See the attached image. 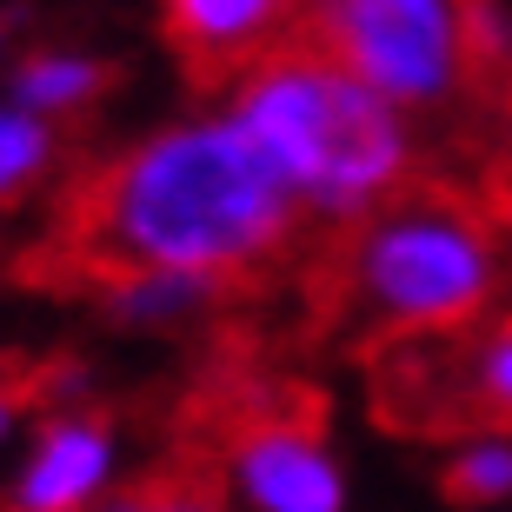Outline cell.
I'll use <instances>...</instances> for the list:
<instances>
[{
  "instance_id": "cell-9",
  "label": "cell",
  "mask_w": 512,
  "mask_h": 512,
  "mask_svg": "<svg viewBox=\"0 0 512 512\" xmlns=\"http://www.w3.org/2000/svg\"><path fill=\"white\" fill-rule=\"evenodd\" d=\"M107 320H120L127 333H180V326L207 320L227 306L233 286L207 280V273H160V266H133V273H100L94 280Z\"/></svg>"
},
{
  "instance_id": "cell-12",
  "label": "cell",
  "mask_w": 512,
  "mask_h": 512,
  "mask_svg": "<svg viewBox=\"0 0 512 512\" xmlns=\"http://www.w3.org/2000/svg\"><path fill=\"white\" fill-rule=\"evenodd\" d=\"M100 512H233V506L213 479L173 466V473H153V479H140V486H127V493H114Z\"/></svg>"
},
{
  "instance_id": "cell-3",
  "label": "cell",
  "mask_w": 512,
  "mask_h": 512,
  "mask_svg": "<svg viewBox=\"0 0 512 512\" xmlns=\"http://www.w3.org/2000/svg\"><path fill=\"white\" fill-rule=\"evenodd\" d=\"M320 293L333 320L380 353L413 340H453L499 313L506 240L486 207L419 180L353 233H333Z\"/></svg>"
},
{
  "instance_id": "cell-10",
  "label": "cell",
  "mask_w": 512,
  "mask_h": 512,
  "mask_svg": "<svg viewBox=\"0 0 512 512\" xmlns=\"http://www.w3.org/2000/svg\"><path fill=\"white\" fill-rule=\"evenodd\" d=\"M60 153H67V133L34 120L27 107H14V100L0 94V213L27 207L60 173Z\"/></svg>"
},
{
  "instance_id": "cell-6",
  "label": "cell",
  "mask_w": 512,
  "mask_h": 512,
  "mask_svg": "<svg viewBox=\"0 0 512 512\" xmlns=\"http://www.w3.org/2000/svg\"><path fill=\"white\" fill-rule=\"evenodd\" d=\"M120 473V433L94 406H54L27 439L0 512H100Z\"/></svg>"
},
{
  "instance_id": "cell-11",
  "label": "cell",
  "mask_w": 512,
  "mask_h": 512,
  "mask_svg": "<svg viewBox=\"0 0 512 512\" xmlns=\"http://www.w3.org/2000/svg\"><path fill=\"white\" fill-rule=\"evenodd\" d=\"M453 506H506L512 499V433H466L439 466Z\"/></svg>"
},
{
  "instance_id": "cell-2",
  "label": "cell",
  "mask_w": 512,
  "mask_h": 512,
  "mask_svg": "<svg viewBox=\"0 0 512 512\" xmlns=\"http://www.w3.org/2000/svg\"><path fill=\"white\" fill-rule=\"evenodd\" d=\"M220 107L266 153L306 227L353 233L419 187V160H426L419 120L306 40L227 80Z\"/></svg>"
},
{
  "instance_id": "cell-13",
  "label": "cell",
  "mask_w": 512,
  "mask_h": 512,
  "mask_svg": "<svg viewBox=\"0 0 512 512\" xmlns=\"http://www.w3.org/2000/svg\"><path fill=\"white\" fill-rule=\"evenodd\" d=\"M27 399H34V393H27L20 380H7V386H0V446H7V433L20 426V406H27Z\"/></svg>"
},
{
  "instance_id": "cell-8",
  "label": "cell",
  "mask_w": 512,
  "mask_h": 512,
  "mask_svg": "<svg viewBox=\"0 0 512 512\" xmlns=\"http://www.w3.org/2000/svg\"><path fill=\"white\" fill-rule=\"evenodd\" d=\"M107 94H114V60L94 47H74V40H40L7 60V100L60 133L87 120Z\"/></svg>"
},
{
  "instance_id": "cell-5",
  "label": "cell",
  "mask_w": 512,
  "mask_h": 512,
  "mask_svg": "<svg viewBox=\"0 0 512 512\" xmlns=\"http://www.w3.org/2000/svg\"><path fill=\"white\" fill-rule=\"evenodd\" d=\"M227 499L240 512H346V466L320 419L300 406H253L233 419L227 453Z\"/></svg>"
},
{
  "instance_id": "cell-1",
  "label": "cell",
  "mask_w": 512,
  "mask_h": 512,
  "mask_svg": "<svg viewBox=\"0 0 512 512\" xmlns=\"http://www.w3.org/2000/svg\"><path fill=\"white\" fill-rule=\"evenodd\" d=\"M306 233L293 193L227 107L173 114L107 153L67 207V240L100 273H207L253 280Z\"/></svg>"
},
{
  "instance_id": "cell-14",
  "label": "cell",
  "mask_w": 512,
  "mask_h": 512,
  "mask_svg": "<svg viewBox=\"0 0 512 512\" xmlns=\"http://www.w3.org/2000/svg\"><path fill=\"white\" fill-rule=\"evenodd\" d=\"M7 380H14V360H7V353H0V386H7Z\"/></svg>"
},
{
  "instance_id": "cell-15",
  "label": "cell",
  "mask_w": 512,
  "mask_h": 512,
  "mask_svg": "<svg viewBox=\"0 0 512 512\" xmlns=\"http://www.w3.org/2000/svg\"><path fill=\"white\" fill-rule=\"evenodd\" d=\"M0 67H7V14H0Z\"/></svg>"
},
{
  "instance_id": "cell-4",
  "label": "cell",
  "mask_w": 512,
  "mask_h": 512,
  "mask_svg": "<svg viewBox=\"0 0 512 512\" xmlns=\"http://www.w3.org/2000/svg\"><path fill=\"white\" fill-rule=\"evenodd\" d=\"M306 47L360 74L413 120L446 114L473 80V0H306Z\"/></svg>"
},
{
  "instance_id": "cell-7",
  "label": "cell",
  "mask_w": 512,
  "mask_h": 512,
  "mask_svg": "<svg viewBox=\"0 0 512 512\" xmlns=\"http://www.w3.org/2000/svg\"><path fill=\"white\" fill-rule=\"evenodd\" d=\"M160 34L200 80H240L306 34V0H160Z\"/></svg>"
}]
</instances>
